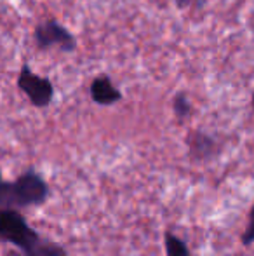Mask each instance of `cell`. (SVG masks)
Instances as JSON below:
<instances>
[{"mask_svg":"<svg viewBox=\"0 0 254 256\" xmlns=\"http://www.w3.org/2000/svg\"><path fill=\"white\" fill-rule=\"evenodd\" d=\"M89 92H91L92 102L96 104H101V106L115 104L124 98L122 92L113 86L112 78L105 74L94 77V80L91 82V88H89Z\"/></svg>","mask_w":254,"mask_h":256,"instance_id":"cell-6","label":"cell"},{"mask_svg":"<svg viewBox=\"0 0 254 256\" xmlns=\"http://www.w3.org/2000/svg\"><path fill=\"white\" fill-rule=\"evenodd\" d=\"M251 104H253V110H254V92H253V100H251Z\"/></svg>","mask_w":254,"mask_h":256,"instance_id":"cell-11","label":"cell"},{"mask_svg":"<svg viewBox=\"0 0 254 256\" xmlns=\"http://www.w3.org/2000/svg\"><path fill=\"white\" fill-rule=\"evenodd\" d=\"M241 242L242 246H251L254 242V204L251 208V211H249V216H248V225H246V230L242 232L241 236Z\"/></svg>","mask_w":254,"mask_h":256,"instance_id":"cell-9","label":"cell"},{"mask_svg":"<svg viewBox=\"0 0 254 256\" xmlns=\"http://www.w3.org/2000/svg\"><path fill=\"white\" fill-rule=\"evenodd\" d=\"M17 89L30 100L35 108H45L54 100V86L47 77H40L28 64H23L17 75Z\"/></svg>","mask_w":254,"mask_h":256,"instance_id":"cell-3","label":"cell"},{"mask_svg":"<svg viewBox=\"0 0 254 256\" xmlns=\"http://www.w3.org/2000/svg\"><path fill=\"white\" fill-rule=\"evenodd\" d=\"M164 246H166V256H193L187 242L169 230H166L164 234Z\"/></svg>","mask_w":254,"mask_h":256,"instance_id":"cell-7","label":"cell"},{"mask_svg":"<svg viewBox=\"0 0 254 256\" xmlns=\"http://www.w3.org/2000/svg\"><path fill=\"white\" fill-rule=\"evenodd\" d=\"M187 146H188V155L197 162H204L216 157L221 148L220 143L213 136L202 131H192L187 136Z\"/></svg>","mask_w":254,"mask_h":256,"instance_id":"cell-5","label":"cell"},{"mask_svg":"<svg viewBox=\"0 0 254 256\" xmlns=\"http://www.w3.org/2000/svg\"><path fill=\"white\" fill-rule=\"evenodd\" d=\"M173 112L180 120H185V118L190 117L192 103H190V100H188L187 92H178L173 98Z\"/></svg>","mask_w":254,"mask_h":256,"instance_id":"cell-8","label":"cell"},{"mask_svg":"<svg viewBox=\"0 0 254 256\" xmlns=\"http://www.w3.org/2000/svg\"><path fill=\"white\" fill-rule=\"evenodd\" d=\"M3 182V180H2V171H0V183H2Z\"/></svg>","mask_w":254,"mask_h":256,"instance_id":"cell-12","label":"cell"},{"mask_svg":"<svg viewBox=\"0 0 254 256\" xmlns=\"http://www.w3.org/2000/svg\"><path fill=\"white\" fill-rule=\"evenodd\" d=\"M49 197V185L44 176L35 169H26L14 182L0 183V211L2 209H21L40 206Z\"/></svg>","mask_w":254,"mask_h":256,"instance_id":"cell-2","label":"cell"},{"mask_svg":"<svg viewBox=\"0 0 254 256\" xmlns=\"http://www.w3.org/2000/svg\"><path fill=\"white\" fill-rule=\"evenodd\" d=\"M33 38L37 48L42 49V51L58 48L63 52H73L77 49V38H75V35L70 30H66L56 20H47L38 23L35 26Z\"/></svg>","mask_w":254,"mask_h":256,"instance_id":"cell-4","label":"cell"},{"mask_svg":"<svg viewBox=\"0 0 254 256\" xmlns=\"http://www.w3.org/2000/svg\"><path fill=\"white\" fill-rule=\"evenodd\" d=\"M0 240L16 246L24 256H66V250L58 242L42 237L26 223L21 211H0Z\"/></svg>","mask_w":254,"mask_h":256,"instance_id":"cell-1","label":"cell"},{"mask_svg":"<svg viewBox=\"0 0 254 256\" xmlns=\"http://www.w3.org/2000/svg\"><path fill=\"white\" fill-rule=\"evenodd\" d=\"M204 0H176V6L180 7V9H187V7H192V6H200Z\"/></svg>","mask_w":254,"mask_h":256,"instance_id":"cell-10","label":"cell"}]
</instances>
